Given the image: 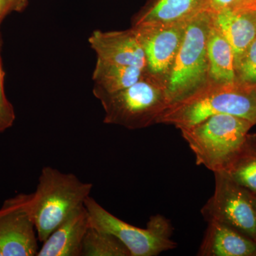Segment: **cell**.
<instances>
[{"label": "cell", "mask_w": 256, "mask_h": 256, "mask_svg": "<svg viewBox=\"0 0 256 256\" xmlns=\"http://www.w3.org/2000/svg\"><path fill=\"white\" fill-rule=\"evenodd\" d=\"M220 114L236 116L256 124L255 86L238 80L232 84L207 86L190 97L170 104L156 122L174 124L181 130Z\"/></svg>", "instance_id": "cell-1"}, {"label": "cell", "mask_w": 256, "mask_h": 256, "mask_svg": "<svg viewBox=\"0 0 256 256\" xmlns=\"http://www.w3.org/2000/svg\"><path fill=\"white\" fill-rule=\"evenodd\" d=\"M92 184L84 182L72 173L44 166L36 191L30 194V210L38 240L43 242L92 193Z\"/></svg>", "instance_id": "cell-2"}, {"label": "cell", "mask_w": 256, "mask_h": 256, "mask_svg": "<svg viewBox=\"0 0 256 256\" xmlns=\"http://www.w3.org/2000/svg\"><path fill=\"white\" fill-rule=\"evenodd\" d=\"M212 21V10L203 12L188 20L168 82L164 86L168 106L208 86L206 43Z\"/></svg>", "instance_id": "cell-3"}, {"label": "cell", "mask_w": 256, "mask_h": 256, "mask_svg": "<svg viewBox=\"0 0 256 256\" xmlns=\"http://www.w3.org/2000/svg\"><path fill=\"white\" fill-rule=\"evenodd\" d=\"M255 126L230 114L210 116L200 124L181 129L182 136L194 154L197 165L222 172Z\"/></svg>", "instance_id": "cell-4"}, {"label": "cell", "mask_w": 256, "mask_h": 256, "mask_svg": "<svg viewBox=\"0 0 256 256\" xmlns=\"http://www.w3.org/2000/svg\"><path fill=\"white\" fill-rule=\"evenodd\" d=\"M105 111L104 122L130 130L141 129L156 122L168 106L164 86L146 72L130 87L111 94L95 96Z\"/></svg>", "instance_id": "cell-5"}, {"label": "cell", "mask_w": 256, "mask_h": 256, "mask_svg": "<svg viewBox=\"0 0 256 256\" xmlns=\"http://www.w3.org/2000/svg\"><path fill=\"white\" fill-rule=\"evenodd\" d=\"M90 226L112 234L124 244L130 256H156L176 248L172 239L171 222L163 216H152L146 228L126 223L108 212L89 196L84 202Z\"/></svg>", "instance_id": "cell-6"}, {"label": "cell", "mask_w": 256, "mask_h": 256, "mask_svg": "<svg viewBox=\"0 0 256 256\" xmlns=\"http://www.w3.org/2000/svg\"><path fill=\"white\" fill-rule=\"evenodd\" d=\"M214 194L202 208L207 222L232 227L256 242V210L252 193L236 183L224 172H214Z\"/></svg>", "instance_id": "cell-7"}, {"label": "cell", "mask_w": 256, "mask_h": 256, "mask_svg": "<svg viewBox=\"0 0 256 256\" xmlns=\"http://www.w3.org/2000/svg\"><path fill=\"white\" fill-rule=\"evenodd\" d=\"M30 200V194H20L6 200L0 208V256H37L40 240Z\"/></svg>", "instance_id": "cell-8"}, {"label": "cell", "mask_w": 256, "mask_h": 256, "mask_svg": "<svg viewBox=\"0 0 256 256\" xmlns=\"http://www.w3.org/2000/svg\"><path fill=\"white\" fill-rule=\"evenodd\" d=\"M188 22L132 26L146 54L152 76L169 74L181 46Z\"/></svg>", "instance_id": "cell-9"}, {"label": "cell", "mask_w": 256, "mask_h": 256, "mask_svg": "<svg viewBox=\"0 0 256 256\" xmlns=\"http://www.w3.org/2000/svg\"><path fill=\"white\" fill-rule=\"evenodd\" d=\"M88 43L99 60L146 70V54L132 28L122 32L95 30Z\"/></svg>", "instance_id": "cell-10"}, {"label": "cell", "mask_w": 256, "mask_h": 256, "mask_svg": "<svg viewBox=\"0 0 256 256\" xmlns=\"http://www.w3.org/2000/svg\"><path fill=\"white\" fill-rule=\"evenodd\" d=\"M212 24L232 46L236 68L248 48L256 38L254 11L226 8L212 12Z\"/></svg>", "instance_id": "cell-11"}, {"label": "cell", "mask_w": 256, "mask_h": 256, "mask_svg": "<svg viewBox=\"0 0 256 256\" xmlns=\"http://www.w3.org/2000/svg\"><path fill=\"white\" fill-rule=\"evenodd\" d=\"M90 226L85 206L79 207L42 242L36 256H82V244Z\"/></svg>", "instance_id": "cell-12"}, {"label": "cell", "mask_w": 256, "mask_h": 256, "mask_svg": "<svg viewBox=\"0 0 256 256\" xmlns=\"http://www.w3.org/2000/svg\"><path fill=\"white\" fill-rule=\"evenodd\" d=\"M197 255L255 256L256 242L232 227L218 222H208Z\"/></svg>", "instance_id": "cell-13"}, {"label": "cell", "mask_w": 256, "mask_h": 256, "mask_svg": "<svg viewBox=\"0 0 256 256\" xmlns=\"http://www.w3.org/2000/svg\"><path fill=\"white\" fill-rule=\"evenodd\" d=\"M208 10L210 0H156L138 15L133 26L184 22Z\"/></svg>", "instance_id": "cell-14"}, {"label": "cell", "mask_w": 256, "mask_h": 256, "mask_svg": "<svg viewBox=\"0 0 256 256\" xmlns=\"http://www.w3.org/2000/svg\"><path fill=\"white\" fill-rule=\"evenodd\" d=\"M146 72L138 67L110 63L97 58L92 72V94L96 96L121 92L138 82Z\"/></svg>", "instance_id": "cell-15"}, {"label": "cell", "mask_w": 256, "mask_h": 256, "mask_svg": "<svg viewBox=\"0 0 256 256\" xmlns=\"http://www.w3.org/2000/svg\"><path fill=\"white\" fill-rule=\"evenodd\" d=\"M208 76L213 84H232L236 82L235 58L233 50L224 37L210 25L206 43Z\"/></svg>", "instance_id": "cell-16"}, {"label": "cell", "mask_w": 256, "mask_h": 256, "mask_svg": "<svg viewBox=\"0 0 256 256\" xmlns=\"http://www.w3.org/2000/svg\"><path fill=\"white\" fill-rule=\"evenodd\" d=\"M222 172L256 196V134L248 133Z\"/></svg>", "instance_id": "cell-17"}, {"label": "cell", "mask_w": 256, "mask_h": 256, "mask_svg": "<svg viewBox=\"0 0 256 256\" xmlns=\"http://www.w3.org/2000/svg\"><path fill=\"white\" fill-rule=\"evenodd\" d=\"M82 256H130V254L112 234L90 226L82 240Z\"/></svg>", "instance_id": "cell-18"}, {"label": "cell", "mask_w": 256, "mask_h": 256, "mask_svg": "<svg viewBox=\"0 0 256 256\" xmlns=\"http://www.w3.org/2000/svg\"><path fill=\"white\" fill-rule=\"evenodd\" d=\"M238 82L247 85L256 86V38L244 54L236 68Z\"/></svg>", "instance_id": "cell-19"}, {"label": "cell", "mask_w": 256, "mask_h": 256, "mask_svg": "<svg viewBox=\"0 0 256 256\" xmlns=\"http://www.w3.org/2000/svg\"><path fill=\"white\" fill-rule=\"evenodd\" d=\"M5 73L0 50V134L12 127L16 120V114L12 104L6 96L4 90Z\"/></svg>", "instance_id": "cell-20"}, {"label": "cell", "mask_w": 256, "mask_h": 256, "mask_svg": "<svg viewBox=\"0 0 256 256\" xmlns=\"http://www.w3.org/2000/svg\"><path fill=\"white\" fill-rule=\"evenodd\" d=\"M30 0H0V26L4 18L16 12H20L26 8Z\"/></svg>", "instance_id": "cell-21"}, {"label": "cell", "mask_w": 256, "mask_h": 256, "mask_svg": "<svg viewBox=\"0 0 256 256\" xmlns=\"http://www.w3.org/2000/svg\"><path fill=\"white\" fill-rule=\"evenodd\" d=\"M236 0H210V8L212 12H216L218 10L226 8H234Z\"/></svg>", "instance_id": "cell-22"}, {"label": "cell", "mask_w": 256, "mask_h": 256, "mask_svg": "<svg viewBox=\"0 0 256 256\" xmlns=\"http://www.w3.org/2000/svg\"><path fill=\"white\" fill-rule=\"evenodd\" d=\"M255 0H236L234 8L238 9L247 10Z\"/></svg>", "instance_id": "cell-23"}, {"label": "cell", "mask_w": 256, "mask_h": 256, "mask_svg": "<svg viewBox=\"0 0 256 256\" xmlns=\"http://www.w3.org/2000/svg\"><path fill=\"white\" fill-rule=\"evenodd\" d=\"M248 10H256V0L252 3V5L247 9Z\"/></svg>", "instance_id": "cell-24"}, {"label": "cell", "mask_w": 256, "mask_h": 256, "mask_svg": "<svg viewBox=\"0 0 256 256\" xmlns=\"http://www.w3.org/2000/svg\"><path fill=\"white\" fill-rule=\"evenodd\" d=\"M252 202H254V206H255L256 210V195L252 194Z\"/></svg>", "instance_id": "cell-25"}, {"label": "cell", "mask_w": 256, "mask_h": 256, "mask_svg": "<svg viewBox=\"0 0 256 256\" xmlns=\"http://www.w3.org/2000/svg\"><path fill=\"white\" fill-rule=\"evenodd\" d=\"M2 44H3L2 37L1 32H0V50H2Z\"/></svg>", "instance_id": "cell-26"}, {"label": "cell", "mask_w": 256, "mask_h": 256, "mask_svg": "<svg viewBox=\"0 0 256 256\" xmlns=\"http://www.w3.org/2000/svg\"><path fill=\"white\" fill-rule=\"evenodd\" d=\"M252 11H254V13H255V16H256V10H252Z\"/></svg>", "instance_id": "cell-27"}, {"label": "cell", "mask_w": 256, "mask_h": 256, "mask_svg": "<svg viewBox=\"0 0 256 256\" xmlns=\"http://www.w3.org/2000/svg\"><path fill=\"white\" fill-rule=\"evenodd\" d=\"M255 88H256V86H255Z\"/></svg>", "instance_id": "cell-28"}, {"label": "cell", "mask_w": 256, "mask_h": 256, "mask_svg": "<svg viewBox=\"0 0 256 256\" xmlns=\"http://www.w3.org/2000/svg\"></svg>", "instance_id": "cell-29"}]
</instances>
